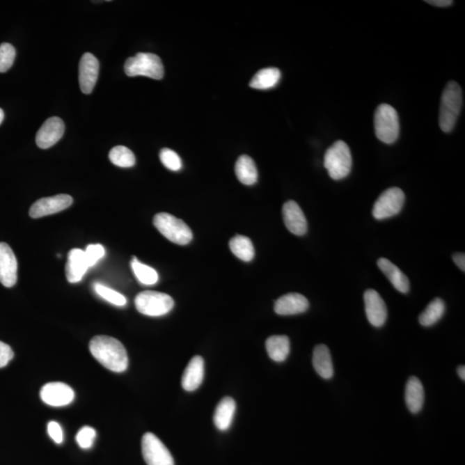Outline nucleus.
Instances as JSON below:
<instances>
[{"instance_id": "f257e3e1", "label": "nucleus", "mask_w": 465, "mask_h": 465, "mask_svg": "<svg viewBox=\"0 0 465 465\" xmlns=\"http://www.w3.org/2000/svg\"><path fill=\"white\" fill-rule=\"evenodd\" d=\"M89 348L93 357L111 372H125L129 358L123 345L113 337L97 336L90 341Z\"/></svg>"}, {"instance_id": "f03ea898", "label": "nucleus", "mask_w": 465, "mask_h": 465, "mask_svg": "<svg viewBox=\"0 0 465 465\" xmlns=\"http://www.w3.org/2000/svg\"><path fill=\"white\" fill-rule=\"evenodd\" d=\"M462 105V89L457 82L450 81L443 90L439 110V126L443 132H452L459 118Z\"/></svg>"}, {"instance_id": "7ed1b4c3", "label": "nucleus", "mask_w": 465, "mask_h": 465, "mask_svg": "<svg viewBox=\"0 0 465 465\" xmlns=\"http://www.w3.org/2000/svg\"><path fill=\"white\" fill-rule=\"evenodd\" d=\"M352 166V158L348 145L343 141H337L324 155V166L329 176L334 180H340L349 175Z\"/></svg>"}, {"instance_id": "20e7f679", "label": "nucleus", "mask_w": 465, "mask_h": 465, "mask_svg": "<svg viewBox=\"0 0 465 465\" xmlns=\"http://www.w3.org/2000/svg\"><path fill=\"white\" fill-rule=\"evenodd\" d=\"M374 126L377 139L386 144L394 143L400 132L397 111L390 104H380L374 115Z\"/></svg>"}, {"instance_id": "39448f33", "label": "nucleus", "mask_w": 465, "mask_h": 465, "mask_svg": "<svg viewBox=\"0 0 465 465\" xmlns=\"http://www.w3.org/2000/svg\"><path fill=\"white\" fill-rule=\"evenodd\" d=\"M154 225L163 236L175 244L187 245L194 238L188 225L171 214H157L154 218Z\"/></svg>"}, {"instance_id": "423d86ee", "label": "nucleus", "mask_w": 465, "mask_h": 465, "mask_svg": "<svg viewBox=\"0 0 465 465\" xmlns=\"http://www.w3.org/2000/svg\"><path fill=\"white\" fill-rule=\"evenodd\" d=\"M125 71L129 77L146 76L154 79H161L164 76V67L161 58L150 53H138L129 58L125 65Z\"/></svg>"}, {"instance_id": "0eeeda50", "label": "nucleus", "mask_w": 465, "mask_h": 465, "mask_svg": "<svg viewBox=\"0 0 465 465\" xmlns=\"http://www.w3.org/2000/svg\"><path fill=\"white\" fill-rule=\"evenodd\" d=\"M136 310L148 316H161L169 313L174 306L172 297L166 293L147 290L138 294L134 299Z\"/></svg>"}, {"instance_id": "6e6552de", "label": "nucleus", "mask_w": 465, "mask_h": 465, "mask_svg": "<svg viewBox=\"0 0 465 465\" xmlns=\"http://www.w3.org/2000/svg\"><path fill=\"white\" fill-rule=\"evenodd\" d=\"M405 202V194L401 189L392 187L384 191L373 206L372 215L377 220H384L397 215Z\"/></svg>"}, {"instance_id": "1a4fd4ad", "label": "nucleus", "mask_w": 465, "mask_h": 465, "mask_svg": "<svg viewBox=\"0 0 465 465\" xmlns=\"http://www.w3.org/2000/svg\"><path fill=\"white\" fill-rule=\"evenodd\" d=\"M141 450L148 465H174L172 454L161 439L152 432H147L141 441Z\"/></svg>"}, {"instance_id": "9d476101", "label": "nucleus", "mask_w": 465, "mask_h": 465, "mask_svg": "<svg viewBox=\"0 0 465 465\" xmlns=\"http://www.w3.org/2000/svg\"><path fill=\"white\" fill-rule=\"evenodd\" d=\"M72 198L67 194H59L54 197L43 198L38 200L30 209L32 218H41L59 213L69 208L72 205Z\"/></svg>"}, {"instance_id": "9b49d317", "label": "nucleus", "mask_w": 465, "mask_h": 465, "mask_svg": "<svg viewBox=\"0 0 465 465\" xmlns=\"http://www.w3.org/2000/svg\"><path fill=\"white\" fill-rule=\"evenodd\" d=\"M79 82L83 93L90 94L99 78L100 63L93 54H83L79 68Z\"/></svg>"}, {"instance_id": "f8f14e48", "label": "nucleus", "mask_w": 465, "mask_h": 465, "mask_svg": "<svg viewBox=\"0 0 465 465\" xmlns=\"http://www.w3.org/2000/svg\"><path fill=\"white\" fill-rule=\"evenodd\" d=\"M40 397L46 404L52 407H63L70 404L74 399V391L63 383H49L42 388Z\"/></svg>"}, {"instance_id": "ddd939ff", "label": "nucleus", "mask_w": 465, "mask_h": 465, "mask_svg": "<svg viewBox=\"0 0 465 465\" xmlns=\"http://www.w3.org/2000/svg\"><path fill=\"white\" fill-rule=\"evenodd\" d=\"M365 313L369 322L376 328L386 322L388 311L382 297L374 290H367L364 295Z\"/></svg>"}, {"instance_id": "4468645a", "label": "nucleus", "mask_w": 465, "mask_h": 465, "mask_svg": "<svg viewBox=\"0 0 465 465\" xmlns=\"http://www.w3.org/2000/svg\"><path fill=\"white\" fill-rule=\"evenodd\" d=\"M17 260L12 249L5 242H0V283L7 288L16 285Z\"/></svg>"}, {"instance_id": "2eb2a0df", "label": "nucleus", "mask_w": 465, "mask_h": 465, "mask_svg": "<svg viewBox=\"0 0 465 465\" xmlns=\"http://www.w3.org/2000/svg\"><path fill=\"white\" fill-rule=\"evenodd\" d=\"M65 125L57 116L46 120L36 134V145L42 150L54 146L63 136Z\"/></svg>"}, {"instance_id": "dca6fc26", "label": "nucleus", "mask_w": 465, "mask_h": 465, "mask_svg": "<svg viewBox=\"0 0 465 465\" xmlns=\"http://www.w3.org/2000/svg\"><path fill=\"white\" fill-rule=\"evenodd\" d=\"M283 221L288 230L292 234L301 236L306 234L308 223L303 210L295 201H288L283 206Z\"/></svg>"}, {"instance_id": "f3484780", "label": "nucleus", "mask_w": 465, "mask_h": 465, "mask_svg": "<svg viewBox=\"0 0 465 465\" xmlns=\"http://www.w3.org/2000/svg\"><path fill=\"white\" fill-rule=\"evenodd\" d=\"M308 307L306 297L299 293H289L275 301L274 310L278 315H293L304 313Z\"/></svg>"}, {"instance_id": "a211bd4d", "label": "nucleus", "mask_w": 465, "mask_h": 465, "mask_svg": "<svg viewBox=\"0 0 465 465\" xmlns=\"http://www.w3.org/2000/svg\"><path fill=\"white\" fill-rule=\"evenodd\" d=\"M88 268L89 265L87 262L85 251L74 249L68 253L66 276L69 283H75L81 281Z\"/></svg>"}, {"instance_id": "6ab92c4d", "label": "nucleus", "mask_w": 465, "mask_h": 465, "mask_svg": "<svg viewBox=\"0 0 465 465\" xmlns=\"http://www.w3.org/2000/svg\"><path fill=\"white\" fill-rule=\"evenodd\" d=\"M205 377V361L201 356H195L185 368L182 377V387L184 391L191 392L197 390Z\"/></svg>"}, {"instance_id": "aec40b11", "label": "nucleus", "mask_w": 465, "mask_h": 465, "mask_svg": "<svg viewBox=\"0 0 465 465\" xmlns=\"http://www.w3.org/2000/svg\"><path fill=\"white\" fill-rule=\"evenodd\" d=\"M377 266L398 292L404 294L409 292L408 277L395 264L385 258H381L377 260Z\"/></svg>"}, {"instance_id": "412c9836", "label": "nucleus", "mask_w": 465, "mask_h": 465, "mask_svg": "<svg viewBox=\"0 0 465 465\" xmlns=\"http://www.w3.org/2000/svg\"><path fill=\"white\" fill-rule=\"evenodd\" d=\"M405 401L409 411L417 413L423 409L425 391L423 384L416 377H411L407 383Z\"/></svg>"}, {"instance_id": "4be33fe9", "label": "nucleus", "mask_w": 465, "mask_h": 465, "mask_svg": "<svg viewBox=\"0 0 465 465\" xmlns=\"http://www.w3.org/2000/svg\"><path fill=\"white\" fill-rule=\"evenodd\" d=\"M235 409L236 403L234 399L230 397L221 399V401L218 403L213 417L214 423L218 429L226 431L230 427Z\"/></svg>"}, {"instance_id": "5701e85b", "label": "nucleus", "mask_w": 465, "mask_h": 465, "mask_svg": "<svg viewBox=\"0 0 465 465\" xmlns=\"http://www.w3.org/2000/svg\"><path fill=\"white\" fill-rule=\"evenodd\" d=\"M313 365L315 372L324 379H332L333 366L331 354L326 345H318L313 352Z\"/></svg>"}, {"instance_id": "b1692460", "label": "nucleus", "mask_w": 465, "mask_h": 465, "mask_svg": "<svg viewBox=\"0 0 465 465\" xmlns=\"http://www.w3.org/2000/svg\"><path fill=\"white\" fill-rule=\"evenodd\" d=\"M266 347L269 357L276 362H283L288 358L290 351L289 338L285 336H274L267 340Z\"/></svg>"}, {"instance_id": "393cba45", "label": "nucleus", "mask_w": 465, "mask_h": 465, "mask_svg": "<svg viewBox=\"0 0 465 465\" xmlns=\"http://www.w3.org/2000/svg\"><path fill=\"white\" fill-rule=\"evenodd\" d=\"M235 174L239 182L253 185L258 180V170L253 159L249 155H242L235 164Z\"/></svg>"}, {"instance_id": "a878e982", "label": "nucleus", "mask_w": 465, "mask_h": 465, "mask_svg": "<svg viewBox=\"0 0 465 465\" xmlns=\"http://www.w3.org/2000/svg\"><path fill=\"white\" fill-rule=\"evenodd\" d=\"M281 78V72L278 68H264L253 76L250 86L254 89L267 90L278 85Z\"/></svg>"}, {"instance_id": "bb28decb", "label": "nucleus", "mask_w": 465, "mask_h": 465, "mask_svg": "<svg viewBox=\"0 0 465 465\" xmlns=\"http://www.w3.org/2000/svg\"><path fill=\"white\" fill-rule=\"evenodd\" d=\"M230 248L231 252L238 259L246 261V262L252 260L255 253L253 242L249 237L243 235H236L232 238L230 242Z\"/></svg>"}, {"instance_id": "cd10ccee", "label": "nucleus", "mask_w": 465, "mask_h": 465, "mask_svg": "<svg viewBox=\"0 0 465 465\" xmlns=\"http://www.w3.org/2000/svg\"><path fill=\"white\" fill-rule=\"evenodd\" d=\"M446 304L441 299H435L427 305L426 310L419 316V322L424 326H431L436 324L444 315Z\"/></svg>"}, {"instance_id": "c85d7f7f", "label": "nucleus", "mask_w": 465, "mask_h": 465, "mask_svg": "<svg viewBox=\"0 0 465 465\" xmlns=\"http://www.w3.org/2000/svg\"><path fill=\"white\" fill-rule=\"evenodd\" d=\"M132 267L134 276L143 285H152L158 282L157 271L155 269L139 262L136 257L133 258Z\"/></svg>"}, {"instance_id": "c756f323", "label": "nucleus", "mask_w": 465, "mask_h": 465, "mask_svg": "<svg viewBox=\"0 0 465 465\" xmlns=\"http://www.w3.org/2000/svg\"><path fill=\"white\" fill-rule=\"evenodd\" d=\"M109 158L112 164L119 167H132L136 164V157L133 152L128 148L118 146L112 148L109 154Z\"/></svg>"}, {"instance_id": "7c9ffc66", "label": "nucleus", "mask_w": 465, "mask_h": 465, "mask_svg": "<svg viewBox=\"0 0 465 465\" xmlns=\"http://www.w3.org/2000/svg\"><path fill=\"white\" fill-rule=\"evenodd\" d=\"M94 290L102 299L107 300L109 303L116 305V306H125L127 299L122 294L116 292L114 290L108 288V287L102 285L100 283H94Z\"/></svg>"}, {"instance_id": "2f4dec72", "label": "nucleus", "mask_w": 465, "mask_h": 465, "mask_svg": "<svg viewBox=\"0 0 465 465\" xmlns=\"http://www.w3.org/2000/svg\"><path fill=\"white\" fill-rule=\"evenodd\" d=\"M16 57V49L10 43L0 45V72H6L12 68Z\"/></svg>"}, {"instance_id": "473e14b6", "label": "nucleus", "mask_w": 465, "mask_h": 465, "mask_svg": "<svg viewBox=\"0 0 465 465\" xmlns=\"http://www.w3.org/2000/svg\"><path fill=\"white\" fill-rule=\"evenodd\" d=\"M159 159L167 169L171 171H180L182 168V161L177 154L169 148H163L159 152Z\"/></svg>"}, {"instance_id": "72a5a7b5", "label": "nucleus", "mask_w": 465, "mask_h": 465, "mask_svg": "<svg viewBox=\"0 0 465 465\" xmlns=\"http://www.w3.org/2000/svg\"><path fill=\"white\" fill-rule=\"evenodd\" d=\"M96 438V431L94 428L86 426L83 427L81 430L78 432L76 436V441H77L79 448L82 449H90L93 446L94 439Z\"/></svg>"}, {"instance_id": "f704fd0d", "label": "nucleus", "mask_w": 465, "mask_h": 465, "mask_svg": "<svg viewBox=\"0 0 465 465\" xmlns=\"http://www.w3.org/2000/svg\"><path fill=\"white\" fill-rule=\"evenodd\" d=\"M105 250L100 244H92L87 246L85 254L89 267H92L104 256Z\"/></svg>"}, {"instance_id": "c9c22d12", "label": "nucleus", "mask_w": 465, "mask_h": 465, "mask_svg": "<svg viewBox=\"0 0 465 465\" xmlns=\"http://www.w3.org/2000/svg\"><path fill=\"white\" fill-rule=\"evenodd\" d=\"M14 357L13 349L8 345L0 341V368L6 366Z\"/></svg>"}, {"instance_id": "e433bc0d", "label": "nucleus", "mask_w": 465, "mask_h": 465, "mask_svg": "<svg viewBox=\"0 0 465 465\" xmlns=\"http://www.w3.org/2000/svg\"><path fill=\"white\" fill-rule=\"evenodd\" d=\"M48 432L50 438L53 439L56 444H61L63 441V432L59 424L56 421H50L48 424Z\"/></svg>"}, {"instance_id": "4c0bfd02", "label": "nucleus", "mask_w": 465, "mask_h": 465, "mask_svg": "<svg viewBox=\"0 0 465 465\" xmlns=\"http://www.w3.org/2000/svg\"><path fill=\"white\" fill-rule=\"evenodd\" d=\"M453 261L463 271H465V255L464 253H457L453 255Z\"/></svg>"}, {"instance_id": "58836bf2", "label": "nucleus", "mask_w": 465, "mask_h": 465, "mask_svg": "<svg viewBox=\"0 0 465 465\" xmlns=\"http://www.w3.org/2000/svg\"><path fill=\"white\" fill-rule=\"evenodd\" d=\"M426 2L427 3H430L432 6L438 7H446L452 6L453 3L452 0H428V1Z\"/></svg>"}, {"instance_id": "ea45409f", "label": "nucleus", "mask_w": 465, "mask_h": 465, "mask_svg": "<svg viewBox=\"0 0 465 465\" xmlns=\"http://www.w3.org/2000/svg\"><path fill=\"white\" fill-rule=\"evenodd\" d=\"M457 374H459V376L460 377V379H462L463 381L465 380V366L464 365H460L459 368H457Z\"/></svg>"}, {"instance_id": "a19ab883", "label": "nucleus", "mask_w": 465, "mask_h": 465, "mask_svg": "<svg viewBox=\"0 0 465 465\" xmlns=\"http://www.w3.org/2000/svg\"><path fill=\"white\" fill-rule=\"evenodd\" d=\"M3 118H5V113H3L2 109H0V125L3 121Z\"/></svg>"}]
</instances>
